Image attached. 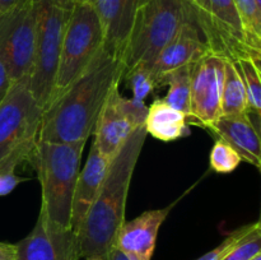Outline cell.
<instances>
[{"mask_svg":"<svg viewBox=\"0 0 261 260\" xmlns=\"http://www.w3.org/2000/svg\"><path fill=\"white\" fill-rule=\"evenodd\" d=\"M124 73L122 59L102 48L91 65L43 109L38 140L87 142L107 97L120 86Z\"/></svg>","mask_w":261,"mask_h":260,"instance_id":"1","label":"cell"},{"mask_svg":"<svg viewBox=\"0 0 261 260\" xmlns=\"http://www.w3.org/2000/svg\"><path fill=\"white\" fill-rule=\"evenodd\" d=\"M144 125L138 127L111 158L96 200L75 233L81 259L107 257L125 222L127 194L134 170L147 139Z\"/></svg>","mask_w":261,"mask_h":260,"instance_id":"2","label":"cell"},{"mask_svg":"<svg viewBox=\"0 0 261 260\" xmlns=\"http://www.w3.org/2000/svg\"><path fill=\"white\" fill-rule=\"evenodd\" d=\"M87 142L37 140L28 163L37 171L42 191L41 209L55 226L71 229V205ZM73 231V229H71Z\"/></svg>","mask_w":261,"mask_h":260,"instance_id":"3","label":"cell"},{"mask_svg":"<svg viewBox=\"0 0 261 260\" xmlns=\"http://www.w3.org/2000/svg\"><path fill=\"white\" fill-rule=\"evenodd\" d=\"M196 7L188 0H140L125 45V71L137 65L152 68L162 48L188 20Z\"/></svg>","mask_w":261,"mask_h":260,"instance_id":"4","label":"cell"},{"mask_svg":"<svg viewBox=\"0 0 261 260\" xmlns=\"http://www.w3.org/2000/svg\"><path fill=\"white\" fill-rule=\"evenodd\" d=\"M42 111L27 79L14 82L0 103V173L12 172L30 161L38 140Z\"/></svg>","mask_w":261,"mask_h":260,"instance_id":"5","label":"cell"},{"mask_svg":"<svg viewBox=\"0 0 261 260\" xmlns=\"http://www.w3.org/2000/svg\"><path fill=\"white\" fill-rule=\"evenodd\" d=\"M102 48L103 32L93 4L88 2L74 3L64 30L60 60L51 98L75 81L91 65Z\"/></svg>","mask_w":261,"mask_h":260,"instance_id":"6","label":"cell"},{"mask_svg":"<svg viewBox=\"0 0 261 260\" xmlns=\"http://www.w3.org/2000/svg\"><path fill=\"white\" fill-rule=\"evenodd\" d=\"M70 8L60 7L53 0H36V46L27 83L33 98L42 110L47 106L54 92Z\"/></svg>","mask_w":261,"mask_h":260,"instance_id":"7","label":"cell"},{"mask_svg":"<svg viewBox=\"0 0 261 260\" xmlns=\"http://www.w3.org/2000/svg\"><path fill=\"white\" fill-rule=\"evenodd\" d=\"M36 0H22L0 14V61L13 82L28 79L36 46Z\"/></svg>","mask_w":261,"mask_h":260,"instance_id":"8","label":"cell"},{"mask_svg":"<svg viewBox=\"0 0 261 260\" xmlns=\"http://www.w3.org/2000/svg\"><path fill=\"white\" fill-rule=\"evenodd\" d=\"M198 20L211 53L224 59L260 55L247 38L233 0H199Z\"/></svg>","mask_w":261,"mask_h":260,"instance_id":"9","label":"cell"},{"mask_svg":"<svg viewBox=\"0 0 261 260\" xmlns=\"http://www.w3.org/2000/svg\"><path fill=\"white\" fill-rule=\"evenodd\" d=\"M148 106L126 98L115 87L107 97L93 130V143L105 157L111 160L127 138L144 125Z\"/></svg>","mask_w":261,"mask_h":260,"instance_id":"10","label":"cell"},{"mask_svg":"<svg viewBox=\"0 0 261 260\" xmlns=\"http://www.w3.org/2000/svg\"><path fill=\"white\" fill-rule=\"evenodd\" d=\"M224 58L211 53L194 63L190 84V124L211 129L221 117Z\"/></svg>","mask_w":261,"mask_h":260,"instance_id":"11","label":"cell"},{"mask_svg":"<svg viewBox=\"0 0 261 260\" xmlns=\"http://www.w3.org/2000/svg\"><path fill=\"white\" fill-rule=\"evenodd\" d=\"M14 260H81L75 233L53 224L40 211L31 233L15 244Z\"/></svg>","mask_w":261,"mask_h":260,"instance_id":"12","label":"cell"},{"mask_svg":"<svg viewBox=\"0 0 261 260\" xmlns=\"http://www.w3.org/2000/svg\"><path fill=\"white\" fill-rule=\"evenodd\" d=\"M177 201L161 209L145 211L137 218L122 223L115 246L132 260H152L161 226Z\"/></svg>","mask_w":261,"mask_h":260,"instance_id":"13","label":"cell"},{"mask_svg":"<svg viewBox=\"0 0 261 260\" xmlns=\"http://www.w3.org/2000/svg\"><path fill=\"white\" fill-rule=\"evenodd\" d=\"M209 53L196 14L181 27L175 37L162 48L152 65V73L158 83L160 76L180 66L194 64ZM158 88V86H157Z\"/></svg>","mask_w":261,"mask_h":260,"instance_id":"14","label":"cell"},{"mask_svg":"<svg viewBox=\"0 0 261 260\" xmlns=\"http://www.w3.org/2000/svg\"><path fill=\"white\" fill-rule=\"evenodd\" d=\"M140 0H93L103 32V47L122 59Z\"/></svg>","mask_w":261,"mask_h":260,"instance_id":"15","label":"cell"},{"mask_svg":"<svg viewBox=\"0 0 261 260\" xmlns=\"http://www.w3.org/2000/svg\"><path fill=\"white\" fill-rule=\"evenodd\" d=\"M110 161L111 160L105 157L99 152L98 148L96 147V144L92 143L88 160L79 172L73 195L70 226L74 233L78 232L79 227L83 223L92 204L98 195L99 189H101L105 177H106Z\"/></svg>","mask_w":261,"mask_h":260,"instance_id":"16","label":"cell"},{"mask_svg":"<svg viewBox=\"0 0 261 260\" xmlns=\"http://www.w3.org/2000/svg\"><path fill=\"white\" fill-rule=\"evenodd\" d=\"M211 130L219 139L228 143L244 162L261 167V145L259 126L254 124L250 114L240 116H221Z\"/></svg>","mask_w":261,"mask_h":260,"instance_id":"17","label":"cell"},{"mask_svg":"<svg viewBox=\"0 0 261 260\" xmlns=\"http://www.w3.org/2000/svg\"><path fill=\"white\" fill-rule=\"evenodd\" d=\"M147 134L162 142H173L190 135L188 119L163 98H155L148 106L144 120Z\"/></svg>","mask_w":261,"mask_h":260,"instance_id":"18","label":"cell"},{"mask_svg":"<svg viewBox=\"0 0 261 260\" xmlns=\"http://www.w3.org/2000/svg\"><path fill=\"white\" fill-rule=\"evenodd\" d=\"M221 110V116H240V115L249 114L246 88L239 68L232 59H224Z\"/></svg>","mask_w":261,"mask_h":260,"instance_id":"19","label":"cell"},{"mask_svg":"<svg viewBox=\"0 0 261 260\" xmlns=\"http://www.w3.org/2000/svg\"><path fill=\"white\" fill-rule=\"evenodd\" d=\"M193 65L194 64H189L173 69L160 76L157 83L158 87H167V94L163 99L182 112L188 122L190 121V84Z\"/></svg>","mask_w":261,"mask_h":260,"instance_id":"20","label":"cell"},{"mask_svg":"<svg viewBox=\"0 0 261 260\" xmlns=\"http://www.w3.org/2000/svg\"><path fill=\"white\" fill-rule=\"evenodd\" d=\"M260 58L256 55H240L232 59L239 68L246 88L249 112L257 116H260L261 110Z\"/></svg>","mask_w":261,"mask_h":260,"instance_id":"21","label":"cell"},{"mask_svg":"<svg viewBox=\"0 0 261 260\" xmlns=\"http://www.w3.org/2000/svg\"><path fill=\"white\" fill-rule=\"evenodd\" d=\"M242 27L251 45L261 48V5L255 0H233Z\"/></svg>","mask_w":261,"mask_h":260,"instance_id":"22","label":"cell"},{"mask_svg":"<svg viewBox=\"0 0 261 260\" xmlns=\"http://www.w3.org/2000/svg\"><path fill=\"white\" fill-rule=\"evenodd\" d=\"M122 79L127 81L133 91V99L137 102H144L145 98L157 88V82L149 66H134L125 71Z\"/></svg>","mask_w":261,"mask_h":260,"instance_id":"23","label":"cell"},{"mask_svg":"<svg viewBox=\"0 0 261 260\" xmlns=\"http://www.w3.org/2000/svg\"><path fill=\"white\" fill-rule=\"evenodd\" d=\"M242 162L239 153L224 140L218 139L214 143L209 154V165L218 173H231Z\"/></svg>","mask_w":261,"mask_h":260,"instance_id":"24","label":"cell"},{"mask_svg":"<svg viewBox=\"0 0 261 260\" xmlns=\"http://www.w3.org/2000/svg\"><path fill=\"white\" fill-rule=\"evenodd\" d=\"M261 254V228L257 224L250 233L237 242L222 260H250Z\"/></svg>","mask_w":261,"mask_h":260,"instance_id":"25","label":"cell"},{"mask_svg":"<svg viewBox=\"0 0 261 260\" xmlns=\"http://www.w3.org/2000/svg\"><path fill=\"white\" fill-rule=\"evenodd\" d=\"M260 224V222H254V223H250V224H245V226L240 227V228L234 229L233 232L228 235L221 244L218 245L217 247H214L213 250L208 251L206 254L201 255L200 257H198L196 260H222L229 251H231L232 247L237 244V242L241 241L247 233L252 231L255 227Z\"/></svg>","mask_w":261,"mask_h":260,"instance_id":"26","label":"cell"},{"mask_svg":"<svg viewBox=\"0 0 261 260\" xmlns=\"http://www.w3.org/2000/svg\"><path fill=\"white\" fill-rule=\"evenodd\" d=\"M24 181H30V178L15 175L14 171L2 172L0 173V196L9 195L19 184L24 183Z\"/></svg>","mask_w":261,"mask_h":260,"instance_id":"27","label":"cell"},{"mask_svg":"<svg viewBox=\"0 0 261 260\" xmlns=\"http://www.w3.org/2000/svg\"><path fill=\"white\" fill-rule=\"evenodd\" d=\"M13 83H14V82H13L12 78L9 76V73H8V70L5 69L4 64L0 61V103H2L5 99V97L8 96Z\"/></svg>","mask_w":261,"mask_h":260,"instance_id":"28","label":"cell"},{"mask_svg":"<svg viewBox=\"0 0 261 260\" xmlns=\"http://www.w3.org/2000/svg\"><path fill=\"white\" fill-rule=\"evenodd\" d=\"M15 244L0 242V260H14Z\"/></svg>","mask_w":261,"mask_h":260,"instance_id":"29","label":"cell"},{"mask_svg":"<svg viewBox=\"0 0 261 260\" xmlns=\"http://www.w3.org/2000/svg\"><path fill=\"white\" fill-rule=\"evenodd\" d=\"M107 260H132L127 255H125L121 250L117 249L116 246L112 247L110 250L109 255H107Z\"/></svg>","mask_w":261,"mask_h":260,"instance_id":"30","label":"cell"},{"mask_svg":"<svg viewBox=\"0 0 261 260\" xmlns=\"http://www.w3.org/2000/svg\"><path fill=\"white\" fill-rule=\"evenodd\" d=\"M22 0H0V14L4 12H7L8 9L13 8L14 5H17L18 3H20Z\"/></svg>","mask_w":261,"mask_h":260,"instance_id":"31","label":"cell"},{"mask_svg":"<svg viewBox=\"0 0 261 260\" xmlns=\"http://www.w3.org/2000/svg\"><path fill=\"white\" fill-rule=\"evenodd\" d=\"M53 2L55 3V4L60 5V7H64V8H70L71 5H73L69 0H53Z\"/></svg>","mask_w":261,"mask_h":260,"instance_id":"32","label":"cell"},{"mask_svg":"<svg viewBox=\"0 0 261 260\" xmlns=\"http://www.w3.org/2000/svg\"><path fill=\"white\" fill-rule=\"evenodd\" d=\"M84 260H107V257H101V256H93V257H86Z\"/></svg>","mask_w":261,"mask_h":260,"instance_id":"33","label":"cell"},{"mask_svg":"<svg viewBox=\"0 0 261 260\" xmlns=\"http://www.w3.org/2000/svg\"><path fill=\"white\" fill-rule=\"evenodd\" d=\"M69 2L71 3V4H74V3H83V2H88V3H92L93 0H69Z\"/></svg>","mask_w":261,"mask_h":260,"instance_id":"34","label":"cell"},{"mask_svg":"<svg viewBox=\"0 0 261 260\" xmlns=\"http://www.w3.org/2000/svg\"><path fill=\"white\" fill-rule=\"evenodd\" d=\"M250 260H261V254H257L256 256H254L252 259H250Z\"/></svg>","mask_w":261,"mask_h":260,"instance_id":"35","label":"cell"},{"mask_svg":"<svg viewBox=\"0 0 261 260\" xmlns=\"http://www.w3.org/2000/svg\"><path fill=\"white\" fill-rule=\"evenodd\" d=\"M188 2H190L191 4H194V5H196L199 3V0H188Z\"/></svg>","mask_w":261,"mask_h":260,"instance_id":"36","label":"cell"},{"mask_svg":"<svg viewBox=\"0 0 261 260\" xmlns=\"http://www.w3.org/2000/svg\"><path fill=\"white\" fill-rule=\"evenodd\" d=\"M255 2H256L259 5H261V0H255Z\"/></svg>","mask_w":261,"mask_h":260,"instance_id":"37","label":"cell"}]
</instances>
